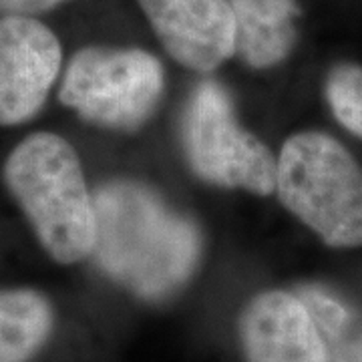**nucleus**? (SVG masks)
<instances>
[{
    "instance_id": "nucleus-1",
    "label": "nucleus",
    "mask_w": 362,
    "mask_h": 362,
    "mask_svg": "<svg viewBox=\"0 0 362 362\" xmlns=\"http://www.w3.org/2000/svg\"><path fill=\"white\" fill-rule=\"evenodd\" d=\"M95 258L115 282L145 300H163L185 284L202 254L194 221L135 181H111L97 189Z\"/></svg>"
},
{
    "instance_id": "nucleus-2",
    "label": "nucleus",
    "mask_w": 362,
    "mask_h": 362,
    "mask_svg": "<svg viewBox=\"0 0 362 362\" xmlns=\"http://www.w3.org/2000/svg\"><path fill=\"white\" fill-rule=\"evenodd\" d=\"M2 175L54 262L75 264L93 254L95 202L71 143L57 133H33L6 157Z\"/></svg>"
},
{
    "instance_id": "nucleus-3",
    "label": "nucleus",
    "mask_w": 362,
    "mask_h": 362,
    "mask_svg": "<svg viewBox=\"0 0 362 362\" xmlns=\"http://www.w3.org/2000/svg\"><path fill=\"white\" fill-rule=\"evenodd\" d=\"M276 192L324 244L362 246V169L334 137L292 135L276 161Z\"/></svg>"
},
{
    "instance_id": "nucleus-4",
    "label": "nucleus",
    "mask_w": 362,
    "mask_h": 362,
    "mask_svg": "<svg viewBox=\"0 0 362 362\" xmlns=\"http://www.w3.org/2000/svg\"><path fill=\"white\" fill-rule=\"evenodd\" d=\"M163 93V66L151 52L85 47L73 54L59 90L61 103L107 129L143 125Z\"/></svg>"
},
{
    "instance_id": "nucleus-5",
    "label": "nucleus",
    "mask_w": 362,
    "mask_h": 362,
    "mask_svg": "<svg viewBox=\"0 0 362 362\" xmlns=\"http://www.w3.org/2000/svg\"><path fill=\"white\" fill-rule=\"evenodd\" d=\"M181 139L189 165L202 180L250 194L276 192V159L233 115L228 90L204 81L185 105Z\"/></svg>"
},
{
    "instance_id": "nucleus-6",
    "label": "nucleus",
    "mask_w": 362,
    "mask_h": 362,
    "mask_svg": "<svg viewBox=\"0 0 362 362\" xmlns=\"http://www.w3.org/2000/svg\"><path fill=\"white\" fill-rule=\"evenodd\" d=\"M57 35L33 16L0 18V125H21L39 113L61 73Z\"/></svg>"
},
{
    "instance_id": "nucleus-7",
    "label": "nucleus",
    "mask_w": 362,
    "mask_h": 362,
    "mask_svg": "<svg viewBox=\"0 0 362 362\" xmlns=\"http://www.w3.org/2000/svg\"><path fill=\"white\" fill-rule=\"evenodd\" d=\"M163 49L180 65L209 73L235 54L230 0H139Z\"/></svg>"
},
{
    "instance_id": "nucleus-8",
    "label": "nucleus",
    "mask_w": 362,
    "mask_h": 362,
    "mask_svg": "<svg viewBox=\"0 0 362 362\" xmlns=\"http://www.w3.org/2000/svg\"><path fill=\"white\" fill-rule=\"evenodd\" d=\"M242 342L247 362H330L308 308L282 290L264 292L247 304Z\"/></svg>"
},
{
    "instance_id": "nucleus-9",
    "label": "nucleus",
    "mask_w": 362,
    "mask_h": 362,
    "mask_svg": "<svg viewBox=\"0 0 362 362\" xmlns=\"http://www.w3.org/2000/svg\"><path fill=\"white\" fill-rule=\"evenodd\" d=\"M235 16V54L254 69L282 63L298 40L296 0H230Z\"/></svg>"
},
{
    "instance_id": "nucleus-10",
    "label": "nucleus",
    "mask_w": 362,
    "mask_h": 362,
    "mask_svg": "<svg viewBox=\"0 0 362 362\" xmlns=\"http://www.w3.org/2000/svg\"><path fill=\"white\" fill-rule=\"evenodd\" d=\"M51 302L30 288L0 290V362H28L49 340Z\"/></svg>"
},
{
    "instance_id": "nucleus-11",
    "label": "nucleus",
    "mask_w": 362,
    "mask_h": 362,
    "mask_svg": "<svg viewBox=\"0 0 362 362\" xmlns=\"http://www.w3.org/2000/svg\"><path fill=\"white\" fill-rule=\"evenodd\" d=\"M326 99L340 125L362 137V66H334L326 78Z\"/></svg>"
},
{
    "instance_id": "nucleus-12",
    "label": "nucleus",
    "mask_w": 362,
    "mask_h": 362,
    "mask_svg": "<svg viewBox=\"0 0 362 362\" xmlns=\"http://www.w3.org/2000/svg\"><path fill=\"white\" fill-rule=\"evenodd\" d=\"M71 0H0L2 16H35L49 13L52 8Z\"/></svg>"
}]
</instances>
